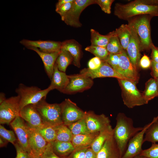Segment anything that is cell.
<instances>
[{
    "mask_svg": "<svg viewBox=\"0 0 158 158\" xmlns=\"http://www.w3.org/2000/svg\"><path fill=\"white\" fill-rule=\"evenodd\" d=\"M99 133L73 135L71 142L75 149L90 147Z\"/></svg>",
    "mask_w": 158,
    "mask_h": 158,
    "instance_id": "26",
    "label": "cell"
},
{
    "mask_svg": "<svg viewBox=\"0 0 158 158\" xmlns=\"http://www.w3.org/2000/svg\"><path fill=\"white\" fill-rule=\"evenodd\" d=\"M60 104L63 124L67 126L85 117L86 112L80 109L70 99H65Z\"/></svg>",
    "mask_w": 158,
    "mask_h": 158,
    "instance_id": "8",
    "label": "cell"
},
{
    "mask_svg": "<svg viewBox=\"0 0 158 158\" xmlns=\"http://www.w3.org/2000/svg\"><path fill=\"white\" fill-rule=\"evenodd\" d=\"M36 130L48 143L56 140V130L55 126L44 125Z\"/></svg>",
    "mask_w": 158,
    "mask_h": 158,
    "instance_id": "35",
    "label": "cell"
},
{
    "mask_svg": "<svg viewBox=\"0 0 158 158\" xmlns=\"http://www.w3.org/2000/svg\"><path fill=\"white\" fill-rule=\"evenodd\" d=\"M74 1L66 3L55 9L56 11L60 16L62 21L72 7Z\"/></svg>",
    "mask_w": 158,
    "mask_h": 158,
    "instance_id": "41",
    "label": "cell"
},
{
    "mask_svg": "<svg viewBox=\"0 0 158 158\" xmlns=\"http://www.w3.org/2000/svg\"><path fill=\"white\" fill-rule=\"evenodd\" d=\"M88 128L91 133H99L110 125L108 117L104 114L97 115L93 112H86L85 117Z\"/></svg>",
    "mask_w": 158,
    "mask_h": 158,
    "instance_id": "14",
    "label": "cell"
},
{
    "mask_svg": "<svg viewBox=\"0 0 158 158\" xmlns=\"http://www.w3.org/2000/svg\"><path fill=\"white\" fill-rule=\"evenodd\" d=\"M73 61L72 56L68 51L61 49L55 63L59 71L65 73L68 66Z\"/></svg>",
    "mask_w": 158,
    "mask_h": 158,
    "instance_id": "29",
    "label": "cell"
},
{
    "mask_svg": "<svg viewBox=\"0 0 158 158\" xmlns=\"http://www.w3.org/2000/svg\"><path fill=\"white\" fill-rule=\"evenodd\" d=\"M113 135V129L110 125L99 132L91 145V148L97 154L106 140Z\"/></svg>",
    "mask_w": 158,
    "mask_h": 158,
    "instance_id": "25",
    "label": "cell"
},
{
    "mask_svg": "<svg viewBox=\"0 0 158 158\" xmlns=\"http://www.w3.org/2000/svg\"><path fill=\"white\" fill-rule=\"evenodd\" d=\"M156 79V81H157V87H158V78H157V79Z\"/></svg>",
    "mask_w": 158,
    "mask_h": 158,
    "instance_id": "55",
    "label": "cell"
},
{
    "mask_svg": "<svg viewBox=\"0 0 158 158\" xmlns=\"http://www.w3.org/2000/svg\"><path fill=\"white\" fill-rule=\"evenodd\" d=\"M42 158H65L60 157L53 151L50 145L48 143L46 149L42 155Z\"/></svg>",
    "mask_w": 158,
    "mask_h": 158,
    "instance_id": "46",
    "label": "cell"
},
{
    "mask_svg": "<svg viewBox=\"0 0 158 158\" xmlns=\"http://www.w3.org/2000/svg\"><path fill=\"white\" fill-rule=\"evenodd\" d=\"M152 17L142 15L133 17L128 21L134 28L138 37L141 51L150 49L153 44L151 36L150 21Z\"/></svg>",
    "mask_w": 158,
    "mask_h": 158,
    "instance_id": "3",
    "label": "cell"
},
{
    "mask_svg": "<svg viewBox=\"0 0 158 158\" xmlns=\"http://www.w3.org/2000/svg\"><path fill=\"white\" fill-rule=\"evenodd\" d=\"M140 155L149 158H158V144L152 143L149 148L142 150Z\"/></svg>",
    "mask_w": 158,
    "mask_h": 158,
    "instance_id": "38",
    "label": "cell"
},
{
    "mask_svg": "<svg viewBox=\"0 0 158 158\" xmlns=\"http://www.w3.org/2000/svg\"><path fill=\"white\" fill-rule=\"evenodd\" d=\"M90 31L91 45L106 48L109 40V34L102 35L94 29H91Z\"/></svg>",
    "mask_w": 158,
    "mask_h": 158,
    "instance_id": "32",
    "label": "cell"
},
{
    "mask_svg": "<svg viewBox=\"0 0 158 158\" xmlns=\"http://www.w3.org/2000/svg\"><path fill=\"white\" fill-rule=\"evenodd\" d=\"M28 125L29 144L31 152L41 156L45 150L48 143L36 130Z\"/></svg>",
    "mask_w": 158,
    "mask_h": 158,
    "instance_id": "19",
    "label": "cell"
},
{
    "mask_svg": "<svg viewBox=\"0 0 158 158\" xmlns=\"http://www.w3.org/2000/svg\"><path fill=\"white\" fill-rule=\"evenodd\" d=\"M20 44L26 48L32 47L39 48L41 51L46 53L59 52L61 49L62 42L51 40H31L23 39Z\"/></svg>",
    "mask_w": 158,
    "mask_h": 158,
    "instance_id": "18",
    "label": "cell"
},
{
    "mask_svg": "<svg viewBox=\"0 0 158 158\" xmlns=\"http://www.w3.org/2000/svg\"><path fill=\"white\" fill-rule=\"evenodd\" d=\"M95 4L99 5L102 10L105 13H111V6L114 0H95Z\"/></svg>",
    "mask_w": 158,
    "mask_h": 158,
    "instance_id": "40",
    "label": "cell"
},
{
    "mask_svg": "<svg viewBox=\"0 0 158 158\" xmlns=\"http://www.w3.org/2000/svg\"><path fill=\"white\" fill-rule=\"evenodd\" d=\"M46 98L35 105L44 124L55 126L63 124L61 104L48 103Z\"/></svg>",
    "mask_w": 158,
    "mask_h": 158,
    "instance_id": "4",
    "label": "cell"
},
{
    "mask_svg": "<svg viewBox=\"0 0 158 158\" xmlns=\"http://www.w3.org/2000/svg\"><path fill=\"white\" fill-rule=\"evenodd\" d=\"M74 0H59L56 5V9L60 7L63 4L69 2H73Z\"/></svg>",
    "mask_w": 158,
    "mask_h": 158,
    "instance_id": "50",
    "label": "cell"
},
{
    "mask_svg": "<svg viewBox=\"0 0 158 158\" xmlns=\"http://www.w3.org/2000/svg\"><path fill=\"white\" fill-rule=\"evenodd\" d=\"M151 123V122L145 126L142 130L130 140L126 151L121 158H133L140 154L142 150V148L144 142L145 131Z\"/></svg>",
    "mask_w": 158,
    "mask_h": 158,
    "instance_id": "15",
    "label": "cell"
},
{
    "mask_svg": "<svg viewBox=\"0 0 158 158\" xmlns=\"http://www.w3.org/2000/svg\"><path fill=\"white\" fill-rule=\"evenodd\" d=\"M69 82L63 93L71 94L89 89L94 82L92 78L80 74L68 75Z\"/></svg>",
    "mask_w": 158,
    "mask_h": 158,
    "instance_id": "9",
    "label": "cell"
},
{
    "mask_svg": "<svg viewBox=\"0 0 158 158\" xmlns=\"http://www.w3.org/2000/svg\"><path fill=\"white\" fill-rule=\"evenodd\" d=\"M114 31L118 36L123 49L126 50L130 35L129 25L128 24H122Z\"/></svg>",
    "mask_w": 158,
    "mask_h": 158,
    "instance_id": "30",
    "label": "cell"
},
{
    "mask_svg": "<svg viewBox=\"0 0 158 158\" xmlns=\"http://www.w3.org/2000/svg\"><path fill=\"white\" fill-rule=\"evenodd\" d=\"M51 80L49 86L52 90L56 89L61 92H63L69 82L68 75L65 72L59 71L56 63Z\"/></svg>",
    "mask_w": 158,
    "mask_h": 158,
    "instance_id": "23",
    "label": "cell"
},
{
    "mask_svg": "<svg viewBox=\"0 0 158 158\" xmlns=\"http://www.w3.org/2000/svg\"><path fill=\"white\" fill-rule=\"evenodd\" d=\"M95 4V0H75L71 9L63 21L67 25L75 28L80 27L79 18L83 11L88 6Z\"/></svg>",
    "mask_w": 158,
    "mask_h": 158,
    "instance_id": "10",
    "label": "cell"
},
{
    "mask_svg": "<svg viewBox=\"0 0 158 158\" xmlns=\"http://www.w3.org/2000/svg\"><path fill=\"white\" fill-rule=\"evenodd\" d=\"M110 37L106 48L109 54H119L124 50L119 39L113 31L109 33Z\"/></svg>",
    "mask_w": 158,
    "mask_h": 158,
    "instance_id": "31",
    "label": "cell"
},
{
    "mask_svg": "<svg viewBox=\"0 0 158 158\" xmlns=\"http://www.w3.org/2000/svg\"><path fill=\"white\" fill-rule=\"evenodd\" d=\"M142 93L146 104L156 97H158V89L156 79L151 78L145 83V89Z\"/></svg>",
    "mask_w": 158,
    "mask_h": 158,
    "instance_id": "27",
    "label": "cell"
},
{
    "mask_svg": "<svg viewBox=\"0 0 158 158\" xmlns=\"http://www.w3.org/2000/svg\"><path fill=\"white\" fill-rule=\"evenodd\" d=\"M97 154L92 149L91 147H88L85 153V158H96Z\"/></svg>",
    "mask_w": 158,
    "mask_h": 158,
    "instance_id": "49",
    "label": "cell"
},
{
    "mask_svg": "<svg viewBox=\"0 0 158 158\" xmlns=\"http://www.w3.org/2000/svg\"><path fill=\"white\" fill-rule=\"evenodd\" d=\"M27 48L35 51L40 56L43 63L45 71L51 80L56 61L60 51L46 53L41 51L38 48L35 47L30 46Z\"/></svg>",
    "mask_w": 158,
    "mask_h": 158,
    "instance_id": "20",
    "label": "cell"
},
{
    "mask_svg": "<svg viewBox=\"0 0 158 158\" xmlns=\"http://www.w3.org/2000/svg\"><path fill=\"white\" fill-rule=\"evenodd\" d=\"M121 91L123 104L129 108L146 104L142 93L137 89L136 83L127 80L117 79Z\"/></svg>",
    "mask_w": 158,
    "mask_h": 158,
    "instance_id": "5",
    "label": "cell"
},
{
    "mask_svg": "<svg viewBox=\"0 0 158 158\" xmlns=\"http://www.w3.org/2000/svg\"><path fill=\"white\" fill-rule=\"evenodd\" d=\"M52 90L49 87L42 90L36 86H27L20 84L16 92L20 97V107L21 109L29 104L35 105L44 98H46L49 92Z\"/></svg>",
    "mask_w": 158,
    "mask_h": 158,
    "instance_id": "6",
    "label": "cell"
},
{
    "mask_svg": "<svg viewBox=\"0 0 158 158\" xmlns=\"http://www.w3.org/2000/svg\"><path fill=\"white\" fill-rule=\"evenodd\" d=\"M151 75L153 78H158V63L151 61Z\"/></svg>",
    "mask_w": 158,
    "mask_h": 158,
    "instance_id": "48",
    "label": "cell"
},
{
    "mask_svg": "<svg viewBox=\"0 0 158 158\" xmlns=\"http://www.w3.org/2000/svg\"><path fill=\"white\" fill-rule=\"evenodd\" d=\"M61 49L68 51L73 59V64L80 67L82 50L81 46L79 43L73 39L65 40L62 42Z\"/></svg>",
    "mask_w": 158,
    "mask_h": 158,
    "instance_id": "22",
    "label": "cell"
},
{
    "mask_svg": "<svg viewBox=\"0 0 158 158\" xmlns=\"http://www.w3.org/2000/svg\"><path fill=\"white\" fill-rule=\"evenodd\" d=\"M8 142L0 137V147H2L6 146Z\"/></svg>",
    "mask_w": 158,
    "mask_h": 158,
    "instance_id": "51",
    "label": "cell"
},
{
    "mask_svg": "<svg viewBox=\"0 0 158 158\" xmlns=\"http://www.w3.org/2000/svg\"><path fill=\"white\" fill-rule=\"evenodd\" d=\"M14 145L16 152V158H30V154L24 150L18 140Z\"/></svg>",
    "mask_w": 158,
    "mask_h": 158,
    "instance_id": "42",
    "label": "cell"
},
{
    "mask_svg": "<svg viewBox=\"0 0 158 158\" xmlns=\"http://www.w3.org/2000/svg\"><path fill=\"white\" fill-rule=\"evenodd\" d=\"M56 140L65 142H71L73 136L71 130L66 126L61 124L55 126Z\"/></svg>",
    "mask_w": 158,
    "mask_h": 158,
    "instance_id": "33",
    "label": "cell"
},
{
    "mask_svg": "<svg viewBox=\"0 0 158 158\" xmlns=\"http://www.w3.org/2000/svg\"><path fill=\"white\" fill-rule=\"evenodd\" d=\"M85 50L92 53L102 61H106L109 54L106 47L98 46L91 45L86 47Z\"/></svg>",
    "mask_w": 158,
    "mask_h": 158,
    "instance_id": "36",
    "label": "cell"
},
{
    "mask_svg": "<svg viewBox=\"0 0 158 158\" xmlns=\"http://www.w3.org/2000/svg\"><path fill=\"white\" fill-rule=\"evenodd\" d=\"M114 14L120 19L127 20L140 15L158 16V0H135L126 4L116 3Z\"/></svg>",
    "mask_w": 158,
    "mask_h": 158,
    "instance_id": "1",
    "label": "cell"
},
{
    "mask_svg": "<svg viewBox=\"0 0 158 158\" xmlns=\"http://www.w3.org/2000/svg\"><path fill=\"white\" fill-rule=\"evenodd\" d=\"M88 147L75 149L69 156L65 158H85V152Z\"/></svg>",
    "mask_w": 158,
    "mask_h": 158,
    "instance_id": "43",
    "label": "cell"
},
{
    "mask_svg": "<svg viewBox=\"0 0 158 158\" xmlns=\"http://www.w3.org/2000/svg\"><path fill=\"white\" fill-rule=\"evenodd\" d=\"M67 126L71 130L73 135L91 133L87 127L85 117Z\"/></svg>",
    "mask_w": 158,
    "mask_h": 158,
    "instance_id": "34",
    "label": "cell"
},
{
    "mask_svg": "<svg viewBox=\"0 0 158 158\" xmlns=\"http://www.w3.org/2000/svg\"><path fill=\"white\" fill-rule=\"evenodd\" d=\"M119 74L128 80L136 84L138 83L139 76L138 69L131 62L124 50L120 54Z\"/></svg>",
    "mask_w": 158,
    "mask_h": 158,
    "instance_id": "11",
    "label": "cell"
},
{
    "mask_svg": "<svg viewBox=\"0 0 158 158\" xmlns=\"http://www.w3.org/2000/svg\"><path fill=\"white\" fill-rule=\"evenodd\" d=\"M10 124L17 137L19 143L25 150L30 154L31 150L28 142V125L26 123L18 116Z\"/></svg>",
    "mask_w": 158,
    "mask_h": 158,
    "instance_id": "12",
    "label": "cell"
},
{
    "mask_svg": "<svg viewBox=\"0 0 158 158\" xmlns=\"http://www.w3.org/2000/svg\"><path fill=\"white\" fill-rule=\"evenodd\" d=\"M120 54H109L108 59L106 61L118 74H119Z\"/></svg>",
    "mask_w": 158,
    "mask_h": 158,
    "instance_id": "39",
    "label": "cell"
},
{
    "mask_svg": "<svg viewBox=\"0 0 158 158\" xmlns=\"http://www.w3.org/2000/svg\"><path fill=\"white\" fill-rule=\"evenodd\" d=\"M49 143L53 152L58 156L62 158L67 157L75 149L71 142L55 140Z\"/></svg>",
    "mask_w": 158,
    "mask_h": 158,
    "instance_id": "24",
    "label": "cell"
},
{
    "mask_svg": "<svg viewBox=\"0 0 158 158\" xmlns=\"http://www.w3.org/2000/svg\"><path fill=\"white\" fill-rule=\"evenodd\" d=\"M19 116L29 126L35 129H38L44 125L34 104L28 105L21 109Z\"/></svg>",
    "mask_w": 158,
    "mask_h": 158,
    "instance_id": "17",
    "label": "cell"
},
{
    "mask_svg": "<svg viewBox=\"0 0 158 158\" xmlns=\"http://www.w3.org/2000/svg\"><path fill=\"white\" fill-rule=\"evenodd\" d=\"M102 62L98 58L95 57L91 59L88 63V68L90 70L97 69L101 66Z\"/></svg>",
    "mask_w": 158,
    "mask_h": 158,
    "instance_id": "44",
    "label": "cell"
},
{
    "mask_svg": "<svg viewBox=\"0 0 158 158\" xmlns=\"http://www.w3.org/2000/svg\"><path fill=\"white\" fill-rule=\"evenodd\" d=\"M20 97L18 95L6 99L0 105V123L10 124L19 116Z\"/></svg>",
    "mask_w": 158,
    "mask_h": 158,
    "instance_id": "7",
    "label": "cell"
},
{
    "mask_svg": "<svg viewBox=\"0 0 158 158\" xmlns=\"http://www.w3.org/2000/svg\"><path fill=\"white\" fill-rule=\"evenodd\" d=\"M6 99L5 94L4 93L1 92L0 94V104Z\"/></svg>",
    "mask_w": 158,
    "mask_h": 158,
    "instance_id": "52",
    "label": "cell"
},
{
    "mask_svg": "<svg viewBox=\"0 0 158 158\" xmlns=\"http://www.w3.org/2000/svg\"><path fill=\"white\" fill-rule=\"evenodd\" d=\"M133 158H149L145 156L140 155H138Z\"/></svg>",
    "mask_w": 158,
    "mask_h": 158,
    "instance_id": "54",
    "label": "cell"
},
{
    "mask_svg": "<svg viewBox=\"0 0 158 158\" xmlns=\"http://www.w3.org/2000/svg\"><path fill=\"white\" fill-rule=\"evenodd\" d=\"M30 158H42V155L36 154L31 152Z\"/></svg>",
    "mask_w": 158,
    "mask_h": 158,
    "instance_id": "53",
    "label": "cell"
},
{
    "mask_svg": "<svg viewBox=\"0 0 158 158\" xmlns=\"http://www.w3.org/2000/svg\"><path fill=\"white\" fill-rule=\"evenodd\" d=\"M130 27V35L126 51L131 62L137 69L140 59V44L138 37L133 27L128 23Z\"/></svg>",
    "mask_w": 158,
    "mask_h": 158,
    "instance_id": "16",
    "label": "cell"
},
{
    "mask_svg": "<svg viewBox=\"0 0 158 158\" xmlns=\"http://www.w3.org/2000/svg\"><path fill=\"white\" fill-rule=\"evenodd\" d=\"M151 64V60L149 57L144 54L140 59L139 65L143 69H147L150 67Z\"/></svg>",
    "mask_w": 158,
    "mask_h": 158,
    "instance_id": "45",
    "label": "cell"
},
{
    "mask_svg": "<svg viewBox=\"0 0 158 158\" xmlns=\"http://www.w3.org/2000/svg\"><path fill=\"white\" fill-rule=\"evenodd\" d=\"M150 49L151 50V61L158 63V47L154 46L152 44L151 46Z\"/></svg>",
    "mask_w": 158,
    "mask_h": 158,
    "instance_id": "47",
    "label": "cell"
},
{
    "mask_svg": "<svg viewBox=\"0 0 158 158\" xmlns=\"http://www.w3.org/2000/svg\"><path fill=\"white\" fill-rule=\"evenodd\" d=\"M0 137L6 140L13 145L17 141L14 132L6 129L3 126L0 125Z\"/></svg>",
    "mask_w": 158,
    "mask_h": 158,
    "instance_id": "37",
    "label": "cell"
},
{
    "mask_svg": "<svg viewBox=\"0 0 158 158\" xmlns=\"http://www.w3.org/2000/svg\"><path fill=\"white\" fill-rule=\"evenodd\" d=\"M121 153L113 136L108 138L97 154L96 158H121Z\"/></svg>",
    "mask_w": 158,
    "mask_h": 158,
    "instance_id": "21",
    "label": "cell"
},
{
    "mask_svg": "<svg viewBox=\"0 0 158 158\" xmlns=\"http://www.w3.org/2000/svg\"><path fill=\"white\" fill-rule=\"evenodd\" d=\"M80 74L92 79L98 78L113 77L127 80L116 72L106 61H102L100 66L95 70L84 68L80 71Z\"/></svg>",
    "mask_w": 158,
    "mask_h": 158,
    "instance_id": "13",
    "label": "cell"
},
{
    "mask_svg": "<svg viewBox=\"0 0 158 158\" xmlns=\"http://www.w3.org/2000/svg\"><path fill=\"white\" fill-rule=\"evenodd\" d=\"M144 141L152 143L158 142V115L154 118L150 125L146 130Z\"/></svg>",
    "mask_w": 158,
    "mask_h": 158,
    "instance_id": "28",
    "label": "cell"
},
{
    "mask_svg": "<svg viewBox=\"0 0 158 158\" xmlns=\"http://www.w3.org/2000/svg\"><path fill=\"white\" fill-rule=\"evenodd\" d=\"M116 120V125L113 129V136L122 157L126 151L129 141L142 130L143 127H135L132 119L123 113L117 114Z\"/></svg>",
    "mask_w": 158,
    "mask_h": 158,
    "instance_id": "2",
    "label": "cell"
}]
</instances>
